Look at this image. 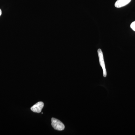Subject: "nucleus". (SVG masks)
<instances>
[{
    "label": "nucleus",
    "mask_w": 135,
    "mask_h": 135,
    "mask_svg": "<svg viewBox=\"0 0 135 135\" xmlns=\"http://www.w3.org/2000/svg\"><path fill=\"white\" fill-rule=\"evenodd\" d=\"M51 125L55 129L62 131L65 129V126L60 121L55 118L51 119Z\"/></svg>",
    "instance_id": "obj_1"
},
{
    "label": "nucleus",
    "mask_w": 135,
    "mask_h": 135,
    "mask_svg": "<svg viewBox=\"0 0 135 135\" xmlns=\"http://www.w3.org/2000/svg\"><path fill=\"white\" fill-rule=\"evenodd\" d=\"M98 53L99 57V63L103 71V76L105 77L107 76V71L104 60L103 54L101 49H98Z\"/></svg>",
    "instance_id": "obj_2"
},
{
    "label": "nucleus",
    "mask_w": 135,
    "mask_h": 135,
    "mask_svg": "<svg viewBox=\"0 0 135 135\" xmlns=\"http://www.w3.org/2000/svg\"><path fill=\"white\" fill-rule=\"evenodd\" d=\"M44 104L42 102H39L32 107L31 110L34 112L40 113L41 112Z\"/></svg>",
    "instance_id": "obj_3"
},
{
    "label": "nucleus",
    "mask_w": 135,
    "mask_h": 135,
    "mask_svg": "<svg viewBox=\"0 0 135 135\" xmlns=\"http://www.w3.org/2000/svg\"><path fill=\"white\" fill-rule=\"evenodd\" d=\"M131 0H118L115 3V7L117 8L122 7L129 3Z\"/></svg>",
    "instance_id": "obj_4"
},
{
    "label": "nucleus",
    "mask_w": 135,
    "mask_h": 135,
    "mask_svg": "<svg viewBox=\"0 0 135 135\" xmlns=\"http://www.w3.org/2000/svg\"><path fill=\"white\" fill-rule=\"evenodd\" d=\"M131 28L135 31V21L133 22L130 25Z\"/></svg>",
    "instance_id": "obj_5"
},
{
    "label": "nucleus",
    "mask_w": 135,
    "mask_h": 135,
    "mask_svg": "<svg viewBox=\"0 0 135 135\" xmlns=\"http://www.w3.org/2000/svg\"><path fill=\"white\" fill-rule=\"evenodd\" d=\"M2 11H1V9H0V16H1V15H2Z\"/></svg>",
    "instance_id": "obj_6"
}]
</instances>
